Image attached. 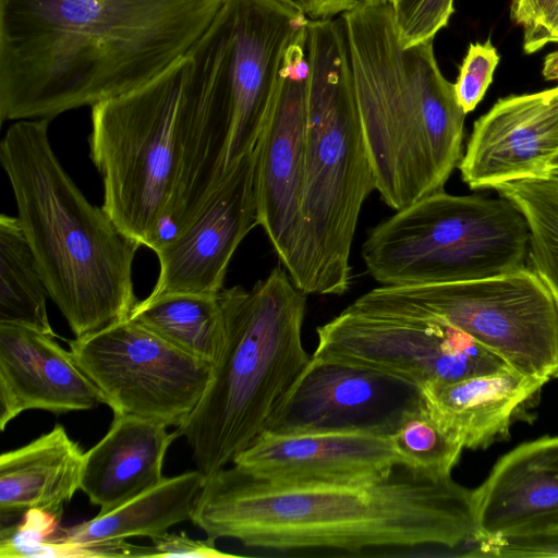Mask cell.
I'll return each mask as SVG.
<instances>
[{
	"label": "cell",
	"instance_id": "cell-1",
	"mask_svg": "<svg viewBox=\"0 0 558 558\" xmlns=\"http://www.w3.org/2000/svg\"><path fill=\"white\" fill-rule=\"evenodd\" d=\"M223 0H0V119L50 120L184 57Z\"/></svg>",
	"mask_w": 558,
	"mask_h": 558
},
{
	"label": "cell",
	"instance_id": "cell-2",
	"mask_svg": "<svg viewBox=\"0 0 558 558\" xmlns=\"http://www.w3.org/2000/svg\"><path fill=\"white\" fill-rule=\"evenodd\" d=\"M191 521L214 542L281 551L456 548L481 537L473 490L404 465L374 481L278 485L233 464L206 476Z\"/></svg>",
	"mask_w": 558,
	"mask_h": 558
},
{
	"label": "cell",
	"instance_id": "cell-3",
	"mask_svg": "<svg viewBox=\"0 0 558 558\" xmlns=\"http://www.w3.org/2000/svg\"><path fill=\"white\" fill-rule=\"evenodd\" d=\"M189 61L92 107L89 155L102 208L153 251L179 233L227 173L229 133L186 84Z\"/></svg>",
	"mask_w": 558,
	"mask_h": 558
},
{
	"label": "cell",
	"instance_id": "cell-4",
	"mask_svg": "<svg viewBox=\"0 0 558 558\" xmlns=\"http://www.w3.org/2000/svg\"><path fill=\"white\" fill-rule=\"evenodd\" d=\"M339 19L376 191L397 211L444 189L462 158L466 113L433 40L400 44L391 4H361Z\"/></svg>",
	"mask_w": 558,
	"mask_h": 558
},
{
	"label": "cell",
	"instance_id": "cell-5",
	"mask_svg": "<svg viewBox=\"0 0 558 558\" xmlns=\"http://www.w3.org/2000/svg\"><path fill=\"white\" fill-rule=\"evenodd\" d=\"M48 125L13 123L0 161L49 298L81 338L129 317L138 302L132 267L141 245L86 199L57 158Z\"/></svg>",
	"mask_w": 558,
	"mask_h": 558
},
{
	"label": "cell",
	"instance_id": "cell-6",
	"mask_svg": "<svg viewBox=\"0 0 558 558\" xmlns=\"http://www.w3.org/2000/svg\"><path fill=\"white\" fill-rule=\"evenodd\" d=\"M300 231L287 269L305 294L342 295L360 213L376 191L339 16L308 20Z\"/></svg>",
	"mask_w": 558,
	"mask_h": 558
},
{
	"label": "cell",
	"instance_id": "cell-7",
	"mask_svg": "<svg viewBox=\"0 0 558 558\" xmlns=\"http://www.w3.org/2000/svg\"><path fill=\"white\" fill-rule=\"evenodd\" d=\"M306 295L282 266L251 290L222 289L225 338L194 411L177 427L206 476L226 468L271 423L311 356L302 341Z\"/></svg>",
	"mask_w": 558,
	"mask_h": 558
},
{
	"label": "cell",
	"instance_id": "cell-8",
	"mask_svg": "<svg viewBox=\"0 0 558 558\" xmlns=\"http://www.w3.org/2000/svg\"><path fill=\"white\" fill-rule=\"evenodd\" d=\"M529 241L526 220L508 198L442 189L373 227L362 258L384 287L462 282L529 265Z\"/></svg>",
	"mask_w": 558,
	"mask_h": 558
},
{
	"label": "cell",
	"instance_id": "cell-9",
	"mask_svg": "<svg viewBox=\"0 0 558 558\" xmlns=\"http://www.w3.org/2000/svg\"><path fill=\"white\" fill-rule=\"evenodd\" d=\"M308 20L278 0H223L185 54L189 85L228 126L227 172L254 150L287 49Z\"/></svg>",
	"mask_w": 558,
	"mask_h": 558
},
{
	"label": "cell",
	"instance_id": "cell-10",
	"mask_svg": "<svg viewBox=\"0 0 558 558\" xmlns=\"http://www.w3.org/2000/svg\"><path fill=\"white\" fill-rule=\"evenodd\" d=\"M350 306L441 318L515 371L558 378V295L529 265L472 281L381 286Z\"/></svg>",
	"mask_w": 558,
	"mask_h": 558
},
{
	"label": "cell",
	"instance_id": "cell-11",
	"mask_svg": "<svg viewBox=\"0 0 558 558\" xmlns=\"http://www.w3.org/2000/svg\"><path fill=\"white\" fill-rule=\"evenodd\" d=\"M312 361L373 369L418 388L511 367L446 320L345 307L317 327Z\"/></svg>",
	"mask_w": 558,
	"mask_h": 558
},
{
	"label": "cell",
	"instance_id": "cell-12",
	"mask_svg": "<svg viewBox=\"0 0 558 558\" xmlns=\"http://www.w3.org/2000/svg\"><path fill=\"white\" fill-rule=\"evenodd\" d=\"M83 373L113 414L179 427L202 399L213 364L192 356L132 319L68 341Z\"/></svg>",
	"mask_w": 558,
	"mask_h": 558
},
{
	"label": "cell",
	"instance_id": "cell-13",
	"mask_svg": "<svg viewBox=\"0 0 558 558\" xmlns=\"http://www.w3.org/2000/svg\"><path fill=\"white\" fill-rule=\"evenodd\" d=\"M306 26L287 49L278 89L254 148L257 222L286 270L298 242L304 180Z\"/></svg>",
	"mask_w": 558,
	"mask_h": 558
},
{
	"label": "cell",
	"instance_id": "cell-14",
	"mask_svg": "<svg viewBox=\"0 0 558 558\" xmlns=\"http://www.w3.org/2000/svg\"><path fill=\"white\" fill-rule=\"evenodd\" d=\"M423 402L417 386L354 365L310 361L266 430L390 435Z\"/></svg>",
	"mask_w": 558,
	"mask_h": 558
},
{
	"label": "cell",
	"instance_id": "cell-15",
	"mask_svg": "<svg viewBox=\"0 0 558 558\" xmlns=\"http://www.w3.org/2000/svg\"><path fill=\"white\" fill-rule=\"evenodd\" d=\"M254 150L242 157L209 194L191 221L154 252L159 276L149 294H218L229 263L258 226Z\"/></svg>",
	"mask_w": 558,
	"mask_h": 558
},
{
	"label": "cell",
	"instance_id": "cell-16",
	"mask_svg": "<svg viewBox=\"0 0 558 558\" xmlns=\"http://www.w3.org/2000/svg\"><path fill=\"white\" fill-rule=\"evenodd\" d=\"M233 464L278 485L374 481L403 465L390 436L367 432L265 430Z\"/></svg>",
	"mask_w": 558,
	"mask_h": 558
},
{
	"label": "cell",
	"instance_id": "cell-17",
	"mask_svg": "<svg viewBox=\"0 0 558 558\" xmlns=\"http://www.w3.org/2000/svg\"><path fill=\"white\" fill-rule=\"evenodd\" d=\"M558 157V86L499 99L480 117L458 165L472 190L549 174Z\"/></svg>",
	"mask_w": 558,
	"mask_h": 558
},
{
	"label": "cell",
	"instance_id": "cell-18",
	"mask_svg": "<svg viewBox=\"0 0 558 558\" xmlns=\"http://www.w3.org/2000/svg\"><path fill=\"white\" fill-rule=\"evenodd\" d=\"M473 499L478 541L558 537V435L504 454Z\"/></svg>",
	"mask_w": 558,
	"mask_h": 558
},
{
	"label": "cell",
	"instance_id": "cell-19",
	"mask_svg": "<svg viewBox=\"0 0 558 558\" xmlns=\"http://www.w3.org/2000/svg\"><path fill=\"white\" fill-rule=\"evenodd\" d=\"M106 398L54 337L0 323V429L21 413L90 410Z\"/></svg>",
	"mask_w": 558,
	"mask_h": 558
},
{
	"label": "cell",
	"instance_id": "cell-20",
	"mask_svg": "<svg viewBox=\"0 0 558 558\" xmlns=\"http://www.w3.org/2000/svg\"><path fill=\"white\" fill-rule=\"evenodd\" d=\"M547 378L512 367L420 388L424 407L438 426L464 449H485L510 436L527 415Z\"/></svg>",
	"mask_w": 558,
	"mask_h": 558
},
{
	"label": "cell",
	"instance_id": "cell-21",
	"mask_svg": "<svg viewBox=\"0 0 558 558\" xmlns=\"http://www.w3.org/2000/svg\"><path fill=\"white\" fill-rule=\"evenodd\" d=\"M166 425L113 414L107 434L84 454L81 490L105 513L158 484L168 448L179 437Z\"/></svg>",
	"mask_w": 558,
	"mask_h": 558
},
{
	"label": "cell",
	"instance_id": "cell-22",
	"mask_svg": "<svg viewBox=\"0 0 558 558\" xmlns=\"http://www.w3.org/2000/svg\"><path fill=\"white\" fill-rule=\"evenodd\" d=\"M84 454L61 424L0 456L1 525L38 508L62 517L81 489Z\"/></svg>",
	"mask_w": 558,
	"mask_h": 558
},
{
	"label": "cell",
	"instance_id": "cell-23",
	"mask_svg": "<svg viewBox=\"0 0 558 558\" xmlns=\"http://www.w3.org/2000/svg\"><path fill=\"white\" fill-rule=\"evenodd\" d=\"M201 471H187L163 477L158 484L118 507L95 518L62 530L57 538L90 544L146 536H162L181 522L191 521L195 500L205 483Z\"/></svg>",
	"mask_w": 558,
	"mask_h": 558
},
{
	"label": "cell",
	"instance_id": "cell-24",
	"mask_svg": "<svg viewBox=\"0 0 558 558\" xmlns=\"http://www.w3.org/2000/svg\"><path fill=\"white\" fill-rule=\"evenodd\" d=\"M129 318L213 365L222 350L225 323L219 293L148 295L136 303Z\"/></svg>",
	"mask_w": 558,
	"mask_h": 558
},
{
	"label": "cell",
	"instance_id": "cell-25",
	"mask_svg": "<svg viewBox=\"0 0 558 558\" xmlns=\"http://www.w3.org/2000/svg\"><path fill=\"white\" fill-rule=\"evenodd\" d=\"M49 296L17 217L0 216V323L23 325L51 337Z\"/></svg>",
	"mask_w": 558,
	"mask_h": 558
},
{
	"label": "cell",
	"instance_id": "cell-26",
	"mask_svg": "<svg viewBox=\"0 0 558 558\" xmlns=\"http://www.w3.org/2000/svg\"><path fill=\"white\" fill-rule=\"evenodd\" d=\"M494 190L523 214L530 231L527 264L558 295V175L504 183Z\"/></svg>",
	"mask_w": 558,
	"mask_h": 558
},
{
	"label": "cell",
	"instance_id": "cell-27",
	"mask_svg": "<svg viewBox=\"0 0 558 558\" xmlns=\"http://www.w3.org/2000/svg\"><path fill=\"white\" fill-rule=\"evenodd\" d=\"M389 436L404 466L436 478L451 476L464 449L438 426L423 402L407 411Z\"/></svg>",
	"mask_w": 558,
	"mask_h": 558
},
{
	"label": "cell",
	"instance_id": "cell-28",
	"mask_svg": "<svg viewBox=\"0 0 558 558\" xmlns=\"http://www.w3.org/2000/svg\"><path fill=\"white\" fill-rule=\"evenodd\" d=\"M454 0H395L391 4L400 44L411 47L433 40L448 25Z\"/></svg>",
	"mask_w": 558,
	"mask_h": 558
},
{
	"label": "cell",
	"instance_id": "cell-29",
	"mask_svg": "<svg viewBox=\"0 0 558 558\" xmlns=\"http://www.w3.org/2000/svg\"><path fill=\"white\" fill-rule=\"evenodd\" d=\"M499 59L490 39L470 44L453 84L457 101L465 113L473 111L485 96Z\"/></svg>",
	"mask_w": 558,
	"mask_h": 558
},
{
	"label": "cell",
	"instance_id": "cell-30",
	"mask_svg": "<svg viewBox=\"0 0 558 558\" xmlns=\"http://www.w3.org/2000/svg\"><path fill=\"white\" fill-rule=\"evenodd\" d=\"M60 520V517L43 509L26 510L21 522L1 526L0 557L24 558L29 548L53 538Z\"/></svg>",
	"mask_w": 558,
	"mask_h": 558
},
{
	"label": "cell",
	"instance_id": "cell-31",
	"mask_svg": "<svg viewBox=\"0 0 558 558\" xmlns=\"http://www.w3.org/2000/svg\"><path fill=\"white\" fill-rule=\"evenodd\" d=\"M465 556L558 557V537L481 539Z\"/></svg>",
	"mask_w": 558,
	"mask_h": 558
},
{
	"label": "cell",
	"instance_id": "cell-32",
	"mask_svg": "<svg viewBox=\"0 0 558 558\" xmlns=\"http://www.w3.org/2000/svg\"><path fill=\"white\" fill-rule=\"evenodd\" d=\"M155 550L154 557H189V558H230L236 557L229 553L219 550L215 542L193 539L184 532L166 533L162 536L151 539Z\"/></svg>",
	"mask_w": 558,
	"mask_h": 558
},
{
	"label": "cell",
	"instance_id": "cell-33",
	"mask_svg": "<svg viewBox=\"0 0 558 558\" xmlns=\"http://www.w3.org/2000/svg\"><path fill=\"white\" fill-rule=\"evenodd\" d=\"M558 0H512L511 16L524 32L538 26L554 10Z\"/></svg>",
	"mask_w": 558,
	"mask_h": 558
},
{
	"label": "cell",
	"instance_id": "cell-34",
	"mask_svg": "<svg viewBox=\"0 0 558 558\" xmlns=\"http://www.w3.org/2000/svg\"><path fill=\"white\" fill-rule=\"evenodd\" d=\"M548 43H558V2L549 15L535 28L524 32V50L532 53Z\"/></svg>",
	"mask_w": 558,
	"mask_h": 558
},
{
	"label": "cell",
	"instance_id": "cell-35",
	"mask_svg": "<svg viewBox=\"0 0 558 558\" xmlns=\"http://www.w3.org/2000/svg\"><path fill=\"white\" fill-rule=\"evenodd\" d=\"M363 3L364 0H307L306 16L311 20L332 19Z\"/></svg>",
	"mask_w": 558,
	"mask_h": 558
},
{
	"label": "cell",
	"instance_id": "cell-36",
	"mask_svg": "<svg viewBox=\"0 0 558 558\" xmlns=\"http://www.w3.org/2000/svg\"><path fill=\"white\" fill-rule=\"evenodd\" d=\"M542 72L546 80L558 82V50L545 57Z\"/></svg>",
	"mask_w": 558,
	"mask_h": 558
},
{
	"label": "cell",
	"instance_id": "cell-37",
	"mask_svg": "<svg viewBox=\"0 0 558 558\" xmlns=\"http://www.w3.org/2000/svg\"><path fill=\"white\" fill-rule=\"evenodd\" d=\"M282 4L289 7L290 9L304 13L306 15L307 10V0H278Z\"/></svg>",
	"mask_w": 558,
	"mask_h": 558
},
{
	"label": "cell",
	"instance_id": "cell-38",
	"mask_svg": "<svg viewBox=\"0 0 558 558\" xmlns=\"http://www.w3.org/2000/svg\"><path fill=\"white\" fill-rule=\"evenodd\" d=\"M395 0H364L363 4H392Z\"/></svg>",
	"mask_w": 558,
	"mask_h": 558
},
{
	"label": "cell",
	"instance_id": "cell-39",
	"mask_svg": "<svg viewBox=\"0 0 558 558\" xmlns=\"http://www.w3.org/2000/svg\"><path fill=\"white\" fill-rule=\"evenodd\" d=\"M549 174L550 175H558V157L553 161V163H551V166L549 168Z\"/></svg>",
	"mask_w": 558,
	"mask_h": 558
}]
</instances>
